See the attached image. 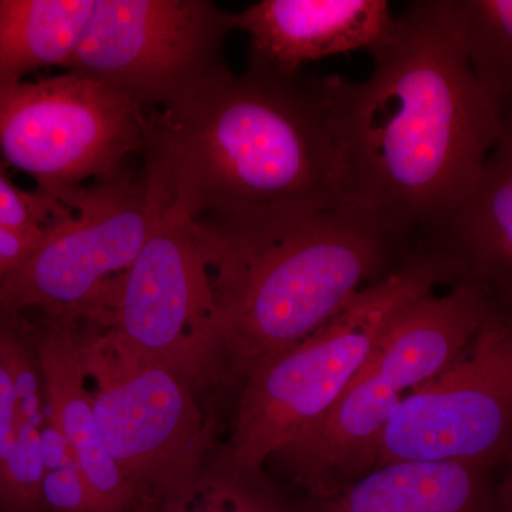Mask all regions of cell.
<instances>
[{"label": "cell", "mask_w": 512, "mask_h": 512, "mask_svg": "<svg viewBox=\"0 0 512 512\" xmlns=\"http://www.w3.org/2000/svg\"><path fill=\"white\" fill-rule=\"evenodd\" d=\"M101 439L136 498L161 500L202 470L204 417L187 380L107 330L80 340Z\"/></svg>", "instance_id": "obj_11"}, {"label": "cell", "mask_w": 512, "mask_h": 512, "mask_svg": "<svg viewBox=\"0 0 512 512\" xmlns=\"http://www.w3.org/2000/svg\"><path fill=\"white\" fill-rule=\"evenodd\" d=\"M45 231H20L0 225V284L32 254Z\"/></svg>", "instance_id": "obj_22"}, {"label": "cell", "mask_w": 512, "mask_h": 512, "mask_svg": "<svg viewBox=\"0 0 512 512\" xmlns=\"http://www.w3.org/2000/svg\"><path fill=\"white\" fill-rule=\"evenodd\" d=\"M0 512H2V511H0Z\"/></svg>", "instance_id": "obj_24"}, {"label": "cell", "mask_w": 512, "mask_h": 512, "mask_svg": "<svg viewBox=\"0 0 512 512\" xmlns=\"http://www.w3.org/2000/svg\"><path fill=\"white\" fill-rule=\"evenodd\" d=\"M507 471L500 483L495 484L501 512H512V457L508 460Z\"/></svg>", "instance_id": "obj_23"}, {"label": "cell", "mask_w": 512, "mask_h": 512, "mask_svg": "<svg viewBox=\"0 0 512 512\" xmlns=\"http://www.w3.org/2000/svg\"><path fill=\"white\" fill-rule=\"evenodd\" d=\"M143 156L198 225L348 205L316 76L229 72L180 106L148 111Z\"/></svg>", "instance_id": "obj_2"}, {"label": "cell", "mask_w": 512, "mask_h": 512, "mask_svg": "<svg viewBox=\"0 0 512 512\" xmlns=\"http://www.w3.org/2000/svg\"><path fill=\"white\" fill-rule=\"evenodd\" d=\"M195 227L214 272L220 360L244 375L312 335L420 241L396 221L353 205Z\"/></svg>", "instance_id": "obj_3"}, {"label": "cell", "mask_w": 512, "mask_h": 512, "mask_svg": "<svg viewBox=\"0 0 512 512\" xmlns=\"http://www.w3.org/2000/svg\"><path fill=\"white\" fill-rule=\"evenodd\" d=\"M396 22L386 0H261L234 13V29L249 37V72L285 80L326 57L372 55Z\"/></svg>", "instance_id": "obj_12"}, {"label": "cell", "mask_w": 512, "mask_h": 512, "mask_svg": "<svg viewBox=\"0 0 512 512\" xmlns=\"http://www.w3.org/2000/svg\"><path fill=\"white\" fill-rule=\"evenodd\" d=\"M365 82L316 77L348 205L436 238L476 187L501 111L474 76L444 0H417Z\"/></svg>", "instance_id": "obj_1"}, {"label": "cell", "mask_w": 512, "mask_h": 512, "mask_svg": "<svg viewBox=\"0 0 512 512\" xmlns=\"http://www.w3.org/2000/svg\"><path fill=\"white\" fill-rule=\"evenodd\" d=\"M474 76L498 110L512 107V0H444Z\"/></svg>", "instance_id": "obj_17"}, {"label": "cell", "mask_w": 512, "mask_h": 512, "mask_svg": "<svg viewBox=\"0 0 512 512\" xmlns=\"http://www.w3.org/2000/svg\"><path fill=\"white\" fill-rule=\"evenodd\" d=\"M511 457L512 308L494 305L463 355L397 406L365 473L424 461L493 470Z\"/></svg>", "instance_id": "obj_9"}, {"label": "cell", "mask_w": 512, "mask_h": 512, "mask_svg": "<svg viewBox=\"0 0 512 512\" xmlns=\"http://www.w3.org/2000/svg\"><path fill=\"white\" fill-rule=\"evenodd\" d=\"M147 123L146 109L82 74L0 83V160L56 201L90 178L128 173V158L146 148Z\"/></svg>", "instance_id": "obj_7"}, {"label": "cell", "mask_w": 512, "mask_h": 512, "mask_svg": "<svg viewBox=\"0 0 512 512\" xmlns=\"http://www.w3.org/2000/svg\"><path fill=\"white\" fill-rule=\"evenodd\" d=\"M76 323L46 320L45 328L37 329L47 413L76 458L97 511L127 512L136 494L101 439Z\"/></svg>", "instance_id": "obj_13"}, {"label": "cell", "mask_w": 512, "mask_h": 512, "mask_svg": "<svg viewBox=\"0 0 512 512\" xmlns=\"http://www.w3.org/2000/svg\"><path fill=\"white\" fill-rule=\"evenodd\" d=\"M436 239L458 281L477 282L494 303L512 308V107L501 110L500 133L476 187Z\"/></svg>", "instance_id": "obj_14"}, {"label": "cell", "mask_w": 512, "mask_h": 512, "mask_svg": "<svg viewBox=\"0 0 512 512\" xmlns=\"http://www.w3.org/2000/svg\"><path fill=\"white\" fill-rule=\"evenodd\" d=\"M96 0H0V83L64 67L72 59Z\"/></svg>", "instance_id": "obj_16"}, {"label": "cell", "mask_w": 512, "mask_h": 512, "mask_svg": "<svg viewBox=\"0 0 512 512\" xmlns=\"http://www.w3.org/2000/svg\"><path fill=\"white\" fill-rule=\"evenodd\" d=\"M69 211L43 192L19 188L9 177L8 165L0 160V225L20 231H45Z\"/></svg>", "instance_id": "obj_19"}, {"label": "cell", "mask_w": 512, "mask_h": 512, "mask_svg": "<svg viewBox=\"0 0 512 512\" xmlns=\"http://www.w3.org/2000/svg\"><path fill=\"white\" fill-rule=\"evenodd\" d=\"M488 468L456 461L376 467L319 501V512H501Z\"/></svg>", "instance_id": "obj_15"}, {"label": "cell", "mask_w": 512, "mask_h": 512, "mask_svg": "<svg viewBox=\"0 0 512 512\" xmlns=\"http://www.w3.org/2000/svg\"><path fill=\"white\" fill-rule=\"evenodd\" d=\"M494 305L485 286L461 279L400 315L329 413L278 454L313 498L325 500L365 473L397 406L463 355Z\"/></svg>", "instance_id": "obj_5"}, {"label": "cell", "mask_w": 512, "mask_h": 512, "mask_svg": "<svg viewBox=\"0 0 512 512\" xmlns=\"http://www.w3.org/2000/svg\"><path fill=\"white\" fill-rule=\"evenodd\" d=\"M447 281H458L456 264L436 239H423L308 338L252 366L239 399L229 466L261 473L269 458L329 413L400 315Z\"/></svg>", "instance_id": "obj_4"}, {"label": "cell", "mask_w": 512, "mask_h": 512, "mask_svg": "<svg viewBox=\"0 0 512 512\" xmlns=\"http://www.w3.org/2000/svg\"><path fill=\"white\" fill-rule=\"evenodd\" d=\"M59 202L70 211L0 284V312L89 320L146 241L151 210L143 173L74 188Z\"/></svg>", "instance_id": "obj_10"}, {"label": "cell", "mask_w": 512, "mask_h": 512, "mask_svg": "<svg viewBox=\"0 0 512 512\" xmlns=\"http://www.w3.org/2000/svg\"><path fill=\"white\" fill-rule=\"evenodd\" d=\"M45 512H99L86 478L70 451L43 458Z\"/></svg>", "instance_id": "obj_20"}, {"label": "cell", "mask_w": 512, "mask_h": 512, "mask_svg": "<svg viewBox=\"0 0 512 512\" xmlns=\"http://www.w3.org/2000/svg\"><path fill=\"white\" fill-rule=\"evenodd\" d=\"M19 444L15 392L5 363L0 359V493L8 480Z\"/></svg>", "instance_id": "obj_21"}, {"label": "cell", "mask_w": 512, "mask_h": 512, "mask_svg": "<svg viewBox=\"0 0 512 512\" xmlns=\"http://www.w3.org/2000/svg\"><path fill=\"white\" fill-rule=\"evenodd\" d=\"M141 173L151 210L146 241L90 322L140 359L201 382L220 363L210 256L191 215L161 178L146 165Z\"/></svg>", "instance_id": "obj_6"}, {"label": "cell", "mask_w": 512, "mask_h": 512, "mask_svg": "<svg viewBox=\"0 0 512 512\" xmlns=\"http://www.w3.org/2000/svg\"><path fill=\"white\" fill-rule=\"evenodd\" d=\"M258 477L231 466L222 473L201 470L158 500V512H291Z\"/></svg>", "instance_id": "obj_18"}, {"label": "cell", "mask_w": 512, "mask_h": 512, "mask_svg": "<svg viewBox=\"0 0 512 512\" xmlns=\"http://www.w3.org/2000/svg\"><path fill=\"white\" fill-rule=\"evenodd\" d=\"M234 30V13L210 0H96L63 70L143 109H173L231 72L224 47Z\"/></svg>", "instance_id": "obj_8"}]
</instances>
